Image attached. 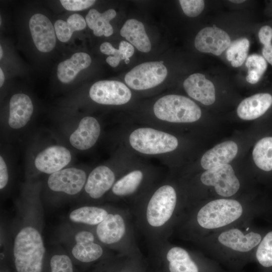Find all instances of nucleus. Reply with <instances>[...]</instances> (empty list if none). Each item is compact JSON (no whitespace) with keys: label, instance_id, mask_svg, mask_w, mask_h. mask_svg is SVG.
<instances>
[{"label":"nucleus","instance_id":"1","mask_svg":"<svg viewBox=\"0 0 272 272\" xmlns=\"http://www.w3.org/2000/svg\"><path fill=\"white\" fill-rule=\"evenodd\" d=\"M39 208H24L14 232L13 254L17 272H42L46 248Z\"/></svg>","mask_w":272,"mask_h":272},{"label":"nucleus","instance_id":"2","mask_svg":"<svg viewBox=\"0 0 272 272\" xmlns=\"http://www.w3.org/2000/svg\"><path fill=\"white\" fill-rule=\"evenodd\" d=\"M155 116L163 121L173 123H190L198 120L201 111L198 106L188 98L178 95H168L154 104Z\"/></svg>","mask_w":272,"mask_h":272},{"label":"nucleus","instance_id":"3","mask_svg":"<svg viewBox=\"0 0 272 272\" xmlns=\"http://www.w3.org/2000/svg\"><path fill=\"white\" fill-rule=\"evenodd\" d=\"M243 208L237 200L221 198L212 200L203 206L197 215V221L201 227L214 229L228 225L238 219Z\"/></svg>","mask_w":272,"mask_h":272},{"label":"nucleus","instance_id":"4","mask_svg":"<svg viewBox=\"0 0 272 272\" xmlns=\"http://www.w3.org/2000/svg\"><path fill=\"white\" fill-rule=\"evenodd\" d=\"M61 240L76 260L85 263L95 261L103 254L102 247L95 242L93 234L79 227L65 228Z\"/></svg>","mask_w":272,"mask_h":272},{"label":"nucleus","instance_id":"5","mask_svg":"<svg viewBox=\"0 0 272 272\" xmlns=\"http://www.w3.org/2000/svg\"><path fill=\"white\" fill-rule=\"evenodd\" d=\"M130 146L135 151L146 155L164 154L175 150L177 138L168 133L150 127H141L129 135Z\"/></svg>","mask_w":272,"mask_h":272},{"label":"nucleus","instance_id":"6","mask_svg":"<svg viewBox=\"0 0 272 272\" xmlns=\"http://www.w3.org/2000/svg\"><path fill=\"white\" fill-rule=\"evenodd\" d=\"M163 61H150L140 64L124 77L127 85L135 90H145L154 88L163 82L168 71Z\"/></svg>","mask_w":272,"mask_h":272},{"label":"nucleus","instance_id":"7","mask_svg":"<svg viewBox=\"0 0 272 272\" xmlns=\"http://www.w3.org/2000/svg\"><path fill=\"white\" fill-rule=\"evenodd\" d=\"M176 203V193L169 185L159 188L151 198L147 209V219L153 227L163 225L171 218Z\"/></svg>","mask_w":272,"mask_h":272},{"label":"nucleus","instance_id":"8","mask_svg":"<svg viewBox=\"0 0 272 272\" xmlns=\"http://www.w3.org/2000/svg\"><path fill=\"white\" fill-rule=\"evenodd\" d=\"M200 180L204 185L214 186L217 193L224 197L235 194L240 186L232 167L229 164L206 170L201 175Z\"/></svg>","mask_w":272,"mask_h":272},{"label":"nucleus","instance_id":"9","mask_svg":"<svg viewBox=\"0 0 272 272\" xmlns=\"http://www.w3.org/2000/svg\"><path fill=\"white\" fill-rule=\"evenodd\" d=\"M91 99L99 104L120 105L131 99L129 89L123 83L113 80H103L95 83L90 88Z\"/></svg>","mask_w":272,"mask_h":272},{"label":"nucleus","instance_id":"10","mask_svg":"<svg viewBox=\"0 0 272 272\" xmlns=\"http://www.w3.org/2000/svg\"><path fill=\"white\" fill-rule=\"evenodd\" d=\"M86 181L87 176L84 170L69 168L50 174L47 185L52 191L74 195L81 191Z\"/></svg>","mask_w":272,"mask_h":272},{"label":"nucleus","instance_id":"11","mask_svg":"<svg viewBox=\"0 0 272 272\" xmlns=\"http://www.w3.org/2000/svg\"><path fill=\"white\" fill-rule=\"evenodd\" d=\"M230 42L229 35L214 26L204 28L197 33L194 46L200 52L219 55L228 48Z\"/></svg>","mask_w":272,"mask_h":272},{"label":"nucleus","instance_id":"12","mask_svg":"<svg viewBox=\"0 0 272 272\" xmlns=\"http://www.w3.org/2000/svg\"><path fill=\"white\" fill-rule=\"evenodd\" d=\"M29 29L33 42L38 50L51 51L56 43L55 29L49 19L41 14L33 15L29 20Z\"/></svg>","mask_w":272,"mask_h":272},{"label":"nucleus","instance_id":"13","mask_svg":"<svg viewBox=\"0 0 272 272\" xmlns=\"http://www.w3.org/2000/svg\"><path fill=\"white\" fill-rule=\"evenodd\" d=\"M71 158L67 149L61 146H53L40 152L34 164L40 172L51 174L62 170L70 163Z\"/></svg>","mask_w":272,"mask_h":272},{"label":"nucleus","instance_id":"14","mask_svg":"<svg viewBox=\"0 0 272 272\" xmlns=\"http://www.w3.org/2000/svg\"><path fill=\"white\" fill-rule=\"evenodd\" d=\"M183 87L192 98L205 105L213 104L216 100L215 88L213 83L201 74L190 75L183 82Z\"/></svg>","mask_w":272,"mask_h":272},{"label":"nucleus","instance_id":"15","mask_svg":"<svg viewBox=\"0 0 272 272\" xmlns=\"http://www.w3.org/2000/svg\"><path fill=\"white\" fill-rule=\"evenodd\" d=\"M100 133V126L97 120L86 116L80 121L77 129L70 138L71 145L80 150L92 148L96 143Z\"/></svg>","mask_w":272,"mask_h":272},{"label":"nucleus","instance_id":"16","mask_svg":"<svg viewBox=\"0 0 272 272\" xmlns=\"http://www.w3.org/2000/svg\"><path fill=\"white\" fill-rule=\"evenodd\" d=\"M218 240L221 244L233 250L246 252L260 243L261 236L254 232L244 235L238 229H232L221 233Z\"/></svg>","mask_w":272,"mask_h":272},{"label":"nucleus","instance_id":"17","mask_svg":"<svg viewBox=\"0 0 272 272\" xmlns=\"http://www.w3.org/2000/svg\"><path fill=\"white\" fill-rule=\"evenodd\" d=\"M114 181L113 172L107 166H99L91 172L84 188L91 198L98 199L110 189Z\"/></svg>","mask_w":272,"mask_h":272},{"label":"nucleus","instance_id":"18","mask_svg":"<svg viewBox=\"0 0 272 272\" xmlns=\"http://www.w3.org/2000/svg\"><path fill=\"white\" fill-rule=\"evenodd\" d=\"M238 146L233 141L220 143L206 152L200 160L201 167L207 170L214 167L228 164L236 157Z\"/></svg>","mask_w":272,"mask_h":272},{"label":"nucleus","instance_id":"19","mask_svg":"<svg viewBox=\"0 0 272 272\" xmlns=\"http://www.w3.org/2000/svg\"><path fill=\"white\" fill-rule=\"evenodd\" d=\"M33 112L30 98L24 94H16L10 101L9 124L14 129L24 127L29 121Z\"/></svg>","mask_w":272,"mask_h":272},{"label":"nucleus","instance_id":"20","mask_svg":"<svg viewBox=\"0 0 272 272\" xmlns=\"http://www.w3.org/2000/svg\"><path fill=\"white\" fill-rule=\"evenodd\" d=\"M272 104V96L258 93L245 98L239 104L237 113L242 119L250 120L262 115Z\"/></svg>","mask_w":272,"mask_h":272},{"label":"nucleus","instance_id":"21","mask_svg":"<svg viewBox=\"0 0 272 272\" xmlns=\"http://www.w3.org/2000/svg\"><path fill=\"white\" fill-rule=\"evenodd\" d=\"M125 231L122 217L118 214H108L104 220L97 226L96 232L103 243L112 244L118 242Z\"/></svg>","mask_w":272,"mask_h":272},{"label":"nucleus","instance_id":"22","mask_svg":"<svg viewBox=\"0 0 272 272\" xmlns=\"http://www.w3.org/2000/svg\"><path fill=\"white\" fill-rule=\"evenodd\" d=\"M120 34L139 51L148 52L151 50V43L141 22L135 19L127 20L121 28Z\"/></svg>","mask_w":272,"mask_h":272},{"label":"nucleus","instance_id":"23","mask_svg":"<svg viewBox=\"0 0 272 272\" xmlns=\"http://www.w3.org/2000/svg\"><path fill=\"white\" fill-rule=\"evenodd\" d=\"M90 55L84 52H77L71 58L59 63L57 69L58 80L63 83L74 80L79 73L87 68L91 63Z\"/></svg>","mask_w":272,"mask_h":272},{"label":"nucleus","instance_id":"24","mask_svg":"<svg viewBox=\"0 0 272 272\" xmlns=\"http://www.w3.org/2000/svg\"><path fill=\"white\" fill-rule=\"evenodd\" d=\"M116 16V12L114 9H109L100 13L96 9H92L87 14L85 20L88 26L93 30L95 36L109 37L113 33L110 21Z\"/></svg>","mask_w":272,"mask_h":272},{"label":"nucleus","instance_id":"25","mask_svg":"<svg viewBox=\"0 0 272 272\" xmlns=\"http://www.w3.org/2000/svg\"><path fill=\"white\" fill-rule=\"evenodd\" d=\"M105 209L93 206H83L72 211L69 215L70 221L76 224L97 225L108 215Z\"/></svg>","mask_w":272,"mask_h":272},{"label":"nucleus","instance_id":"26","mask_svg":"<svg viewBox=\"0 0 272 272\" xmlns=\"http://www.w3.org/2000/svg\"><path fill=\"white\" fill-rule=\"evenodd\" d=\"M170 272H198L197 265L192 260L188 253L184 249L174 247L167 253Z\"/></svg>","mask_w":272,"mask_h":272},{"label":"nucleus","instance_id":"27","mask_svg":"<svg viewBox=\"0 0 272 272\" xmlns=\"http://www.w3.org/2000/svg\"><path fill=\"white\" fill-rule=\"evenodd\" d=\"M86 21L80 14L71 15L66 21L58 20L54 23L55 34L59 41L62 42L68 41L73 32L80 31L86 27Z\"/></svg>","mask_w":272,"mask_h":272},{"label":"nucleus","instance_id":"28","mask_svg":"<svg viewBox=\"0 0 272 272\" xmlns=\"http://www.w3.org/2000/svg\"><path fill=\"white\" fill-rule=\"evenodd\" d=\"M100 50L103 54L109 55L106 58L107 63L112 67H116L121 60H125L132 56L134 49L129 42L121 41L118 49L115 48L109 42H105L101 44Z\"/></svg>","mask_w":272,"mask_h":272},{"label":"nucleus","instance_id":"29","mask_svg":"<svg viewBox=\"0 0 272 272\" xmlns=\"http://www.w3.org/2000/svg\"><path fill=\"white\" fill-rule=\"evenodd\" d=\"M252 156L255 165L260 169L272 170V137H265L255 145Z\"/></svg>","mask_w":272,"mask_h":272},{"label":"nucleus","instance_id":"30","mask_svg":"<svg viewBox=\"0 0 272 272\" xmlns=\"http://www.w3.org/2000/svg\"><path fill=\"white\" fill-rule=\"evenodd\" d=\"M143 177V173L140 170L130 172L115 182L112 188L113 193L118 196L132 193L139 186Z\"/></svg>","mask_w":272,"mask_h":272},{"label":"nucleus","instance_id":"31","mask_svg":"<svg viewBox=\"0 0 272 272\" xmlns=\"http://www.w3.org/2000/svg\"><path fill=\"white\" fill-rule=\"evenodd\" d=\"M249 47V40L245 38L235 40L227 49L226 56L233 67L241 66L246 58Z\"/></svg>","mask_w":272,"mask_h":272},{"label":"nucleus","instance_id":"32","mask_svg":"<svg viewBox=\"0 0 272 272\" xmlns=\"http://www.w3.org/2000/svg\"><path fill=\"white\" fill-rule=\"evenodd\" d=\"M245 64L248 70L246 80L252 84L259 81L267 68V63L265 59L257 54L249 55L247 58Z\"/></svg>","mask_w":272,"mask_h":272},{"label":"nucleus","instance_id":"33","mask_svg":"<svg viewBox=\"0 0 272 272\" xmlns=\"http://www.w3.org/2000/svg\"><path fill=\"white\" fill-rule=\"evenodd\" d=\"M256 257L263 266H272V231L268 232L263 238L257 248Z\"/></svg>","mask_w":272,"mask_h":272},{"label":"nucleus","instance_id":"34","mask_svg":"<svg viewBox=\"0 0 272 272\" xmlns=\"http://www.w3.org/2000/svg\"><path fill=\"white\" fill-rule=\"evenodd\" d=\"M50 272H74L70 257L64 253L53 255L50 260Z\"/></svg>","mask_w":272,"mask_h":272},{"label":"nucleus","instance_id":"35","mask_svg":"<svg viewBox=\"0 0 272 272\" xmlns=\"http://www.w3.org/2000/svg\"><path fill=\"white\" fill-rule=\"evenodd\" d=\"M260 42L264 45L262 53L264 58L272 65V28L269 26L262 27L258 32Z\"/></svg>","mask_w":272,"mask_h":272},{"label":"nucleus","instance_id":"36","mask_svg":"<svg viewBox=\"0 0 272 272\" xmlns=\"http://www.w3.org/2000/svg\"><path fill=\"white\" fill-rule=\"evenodd\" d=\"M184 13L190 17L198 16L205 7L202 0H180L179 1Z\"/></svg>","mask_w":272,"mask_h":272},{"label":"nucleus","instance_id":"37","mask_svg":"<svg viewBox=\"0 0 272 272\" xmlns=\"http://www.w3.org/2000/svg\"><path fill=\"white\" fill-rule=\"evenodd\" d=\"M95 1L92 0H61L60 2L63 7L72 11H81L92 6Z\"/></svg>","mask_w":272,"mask_h":272},{"label":"nucleus","instance_id":"38","mask_svg":"<svg viewBox=\"0 0 272 272\" xmlns=\"http://www.w3.org/2000/svg\"><path fill=\"white\" fill-rule=\"evenodd\" d=\"M9 175L6 164L2 156L0 157V189H3L7 185Z\"/></svg>","mask_w":272,"mask_h":272},{"label":"nucleus","instance_id":"39","mask_svg":"<svg viewBox=\"0 0 272 272\" xmlns=\"http://www.w3.org/2000/svg\"><path fill=\"white\" fill-rule=\"evenodd\" d=\"M5 81V76L4 73L2 70L0 69V87H2Z\"/></svg>","mask_w":272,"mask_h":272},{"label":"nucleus","instance_id":"40","mask_svg":"<svg viewBox=\"0 0 272 272\" xmlns=\"http://www.w3.org/2000/svg\"><path fill=\"white\" fill-rule=\"evenodd\" d=\"M230 2L233 3H236V4H240V3H243V2H244L245 1H241V0H239V1H235V0H233V1H230Z\"/></svg>","mask_w":272,"mask_h":272},{"label":"nucleus","instance_id":"41","mask_svg":"<svg viewBox=\"0 0 272 272\" xmlns=\"http://www.w3.org/2000/svg\"><path fill=\"white\" fill-rule=\"evenodd\" d=\"M3 54V52L2 47V46H0V59H1L2 58Z\"/></svg>","mask_w":272,"mask_h":272},{"label":"nucleus","instance_id":"42","mask_svg":"<svg viewBox=\"0 0 272 272\" xmlns=\"http://www.w3.org/2000/svg\"><path fill=\"white\" fill-rule=\"evenodd\" d=\"M124 61H125V62L127 64V63H129L130 60H129V59H125Z\"/></svg>","mask_w":272,"mask_h":272}]
</instances>
